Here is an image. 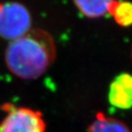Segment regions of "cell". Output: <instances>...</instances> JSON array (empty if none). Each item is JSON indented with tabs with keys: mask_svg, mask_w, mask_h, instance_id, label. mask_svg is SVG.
I'll list each match as a JSON object with an SVG mask.
<instances>
[{
	"mask_svg": "<svg viewBox=\"0 0 132 132\" xmlns=\"http://www.w3.org/2000/svg\"><path fill=\"white\" fill-rule=\"evenodd\" d=\"M108 101L120 109L132 107V75L123 72L112 81L108 91Z\"/></svg>",
	"mask_w": 132,
	"mask_h": 132,
	"instance_id": "277c9868",
	"label": "cell"
},
{
	"mask_svg": "<svg viewBox=\"0 0 132 132\" xmlns=\"http://www.w3.org/2000/svg\"><path fill=\"white\" fill-rule=\"evenodd\" d=\"M87 132H130V130L126 124L120 120L99 112L96 114L95 119L89 126Z\"/></svg>",
	"mask_w": 132,
	"mask_h": 132,
	"instance_id": "8992f818",
	"label": "cell"
},
{
	"mask_svg": "<svg viewBox=\"0 0 132 132\" xmlns=\"http://www.w3.org/2000/svg\"><path fill=\"white\" fill-rule=\"evenodd\" d=\"M78 10L91 19L100 18L108 13L115 0H72Z\"/></svg>",
	"mask_w": 132,
	"mask_h": 132,
	"instance_id": "5b68a950",
	"label": "cell"
},
{
	"mask_svg": "<svg viewBox=\"0 0 132 132\" xmlns=\"http://www.w3.org/2000/svg\"><path fill=\"white\" fill-rule=\"evenodd\" d=\"M131 55H132V52H131Z\"/></svg>",
	"mask_w": 132,
	"mask_h": 132,
	"instance_id": "ba28073f",
	"label": "cell"
},
{
	"mask_svg": "<svg viewBox=\"0 0 132 132\" xmlns=\"http://www.w3.org/2000/svg\"><path fill=\"white\" fill-rule=\"evenodd\" d=\"M31 29V15L19 2L0 3V37L14 40Z\"/></svg>",
	"mask_w": 132,
	"mask_h": 132,
	"instance_id": "7a4b0ae2",
	"label": "cell"
},
{
	"mask_svg": "<svg viewBox=\"0 0 132 132\" xmlns=\"http://www.w3.org/2000/svg\"><path fill=\"white\" fill-rule=\"evenodd\" d=\"M5 119L0 123V132H45L46 123L40 112L28 107L9 108Z\"/></svg>",
	"mask_w": 132,
	"mask_h": 132,
	"instance_id": "3957f363",
	"label": "cell"
},
{
	"mask_svg": "<svg viewBox=\"0 0 132 132\" xmlns=\"http://www.w3.org/2000/svg\"><path fill=\"white\" fill-rule=\"evenodd\" d=\"M108 13L112 15L116 22L122 27L132 25V3L129 1L115 0Z\"/></svg>",
	"mask_w": 132,
	"mask_h": 132,
	"instance_id": "52a82bcc",
	"label": "cell"
},
{
	"mask_svg": "<svg viewBox=\"0 0 132 132\" xmlns=\"http://www.w3.org/2000/svg\"><path fill=\"white\" fill-rule=\"evenodd\" d=\"M56 58L52 36L41 29H31L22 37L11 40L5 52L8 70L24 80L41 76Z\"/></svg>",
	"mask_w": 132,
	"mask_h": 132,
	"instance_id": "6da1fadb",
	"label": "cell"
}]
</instances>
